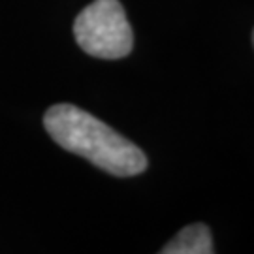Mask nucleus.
I'll return each instance as SVG.
<instances>
[{"instance_id":"1","label":"nucleus","mask_w":254,"mask_h":254,"mask_svg":"<svg viewBox=\"0 0 254 254\" xmlns=\"http://www.w3.org/2000/svg\"><path fill=\"white\" fill-rule=\"evenodd\" d=\"M44 127L57 145L111 175L132 177L145 172V153L85 109L72 104L51 106L44 115Z\"/></svg>"},{"instance_id":"2","label":"nucleus","mask_w":254,"mask_h":254,"mask_svg":"<svg viewBox=\"0 0 254 254\" xmlns=\"http://www.w3.org/2000/svg\"><path fill=\"white\" fill-rule=\"evenodd\" d=\"M77 46L96 59H123L134 47V32L119 0H94L73 21Z\"/></svg>"},{"instance_id":"3","label":"nucleus","mask_w":254,"mask_h":254,"mask_svg":"<svg viewBox=\"0 0 254 254\" xmlns=\"http://www.w3.org/2000/svg\"><path fill=\"white\" fill-rule=\"evenodd\" d=\"M162 254H213V239L205 224H190L183 228L170 243L160 249Z\"/></svg>"},{"instance_id":"4","label":"nucleus","mask_w":254,"mask_h":254,"mask_svg":"<svg viewBox=\"0 0 254 254\" xmlns=\"http://www.w3.org/2000/svg\"><path fill=\"white\" fill-rule=\"evenodd\" d=\"M253 42H254V34H253Z\"/></svg>"}]
</instances>
